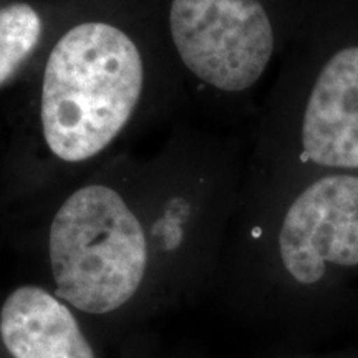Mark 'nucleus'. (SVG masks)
Instances as JSON below:
<instances>
[{
	"label": "nucleus",
	"instance_id": "nucleus-1",
	"mask_svg": "<svg viewBox=\"0 0 358 358\" xmlns=\"http://www.w3.org/2000/svg\"><path fill=\"white\" fill-rule=\"evenodd\" d=\"M143 88V62L127 34L85 22L58 40L42 90L45 141L60 159L100 153L131 118Z\"/></svg>",
	"mask_w": 358,
	"mask_h": 358
},
{
	"label": "nucleus",
	"instance_id": "nucleus-2",
	"mask_svg": "<svg viewBox=\"0 0 358 358\" xmlns=\"http://www.w3.org/2000/svg\"><path fill=\"white\" fill-rule=\"evenodd\" d=\"M48 254L55 295L87 313H110L140 289L148 262L146 237L118 192L85 186L52 221Z\"/></svg>",
	"mask_w": 358,
	"mask_h": 358
},
{
	"label": "nucleus",
	"instance_id": "nucleus-3",
	"mask_svg": "<svg viewBox=\"0 0 358 358\" xmlns=\"http://www.w3.org/2000/svg\"><path fill=\"white\" fill-rule=\"evenodd\" d=\"M169 29L187 69L224 92L252 87L274 52V30L257 0H173Z\"/></svg>",
	"mask_w": 358,
	"mask_h": 358
},
{
	"label": "nucleus",
	"instance_id": "nucleus-4",
	"mask_svg": "<svg viewBox=\"0 0 358 358\" xmlns=\"http://www.w3.org/2000/svg\"><path fill=\"white\" fill-rule=\"evenodd\" d=\"M279 248L301 284L319 282L327 262L358 266V178L334 174L312 182L285 214Z\"/></svg>",
	"mask_w": 358,
	"mask_h": 358
},
{
	"label": "nucleus",
	"instance_id": "nucleus-5",
	"mask_svg": "<svg viewBox=\"0 0 358 358\" xmlns=\"http://www.w3.org/2000/svg\"><path fill=\"white\" fill-rule=\"evenodd\" d=\"M303 153L329 168H358V47L335 53L322 69L302 123Z\"/></svg>",
	"mask_w": 358,
	"mask_h": 358
},
{
	"label": "nucleus",
	"instance_id": "nucleus-6",
	"mask_svg": "<svg viewBox=\"0 0 358 358\" xmlns=\"http://www.w3.org/2000/svg\"><path fill=\"white\" fill-rule=\"evenodd\" d=\"M0 338L12 358H95L70 308L35 285L15 289L6 299Z\"/></svg>",
	"mask_w": 358,
	"mask_h": 358
},
{
	"label": "nucleus",
	"instance_id": "nucleus-7",
	"mask_svg": "<svg viewBox=\"0 0 358 358\" xmlns=\"http://www.w3.org/2000/svg\"><path fill=\"white\" fill-rule=\"evenodd\" d=\"M42 22L27 3L0 8V85L20 69L37 47Z\"/></svg>",
	"mask_w": 358,
	"mask_h": 358
}]
</instances>
